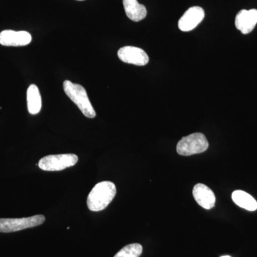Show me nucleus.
Listing matches in <instances>:
<instances>
[{"mask_svg": "<svg viewBox=\"0 0 257 257\" xmlns=\"http://www.w3.org/2000/svg\"><path fill=\"white\" fill-rule=\"evenodd\" d=\"M221 257H231V256H221Z\"/></svg>", "mask_w": 257, "mask_h": 257, "instance_id": "2eb2a0df", "label": "nucleus"}, {"mask_svg": "<svg viewBox=\"0 0 257 257\" xmlns=\"http://www.w3.org/2000/svg\"><path fill=\"white\" fill-rule=\"evenodd\" d=\"M120 60L125 63L145 66L148 64L149 56L143 49L133 46H126L120 48L117 52Z\"/></svg>", "mask_w": 257, "mask_h": 257, "instance_id": "423d86ee", "label": "nucleus"}, {"mask_svg": "<svg viewBox=\"0 0 257 257\" xmlns=\"http://www.w3.org/2000/svg\"><path fill=\"white\" fill-rule=\"evenodd\" d=\"M78 162V157L74 154L49 155L39 162V167L44 171H61L73 167Z\"/></svg>", "mask_w": 257, "mask_h": 257, "instance_id": "20e7f679", "label": "nucleus"}, {"mask_svg": "<svg viewBox=\"0 0 257 257\" xmlns=\"http://www.w3.org/2000/svg\"><path fill=\"white\" fill-rule=\"evenodd\" d=\"M204 16L205 14L204 10L200 7H192L189 8L179 20V30L183 32L192 31L197 28L199 24L202 23Z\"/></svg>", "mask_w": 257, "mask_h": 257, "instance_id": "6e6552de", "label": "nucleus"}, {"mask_svg": "<svg viewBox=\"0 0 257 257\" xmlns=\"http://www.w3.org/2000/svg\"><path fill=\"white\" fill-rule=\"evenodd\" d=\"M116 193V186L112 182L105 181L96 184L88 195V208L92 211L104 210L113 200Z\"/></svg>", "mask_w": 257, "mask_h": 257, "instance_id": "f257e3e1", "label": "nucleus"}, {"mask_svg": "<svg viewBox=\"0 0 257 257\" xmlns=\"http://www.w3.org/2000/svg\"><path fill=\"white\" fill-rule=\"evenodd\" d=\"M123 5L126 16L133 21L140 22L146 18V8L140 4L138 0H123Z\"/></svg>", "mask_w": 257, "mask_h": 257, "instance_id": "9b49d317", "label": "nucleus"}, {"mask_svg": "<svg viewBox=\"0 0 257 257\" xmlns=\"http://www.w3.org/2000/svg\"><path fill=\"white\" fill-rule=\"evenodd\" d=\"M79 1H83V0H79Z\"/></svg>", "mask_w": 257, "mask_h": 257, "instance_id": "dca6fc26", "label": "nucleus"}, {"mask_svg": "<svg viewBox=\"0 0 257 257\" xmlns=\"http://www.w3.org/2000/svg\"><path fill=\"white\" fill-rule=\"evenodd\" d=\"M143 250V246L140 243H131L121 248L114 257H140Z\"/></svg>", "mask_w": 257, "mask_h": 257, "instance_id": "4468645a", "label": "nucleus"}, {"mask_svg": "<svg viewBox=\"0 0 257 257\" xmlns=\"http://www.w3.org/2000/svg\"><path fill=\"white\" fill-rule=\"evenodd\" d=\"M233 201L239 207L248 211H255L257 209V202L254 198L243 191L237 190L232 193Z\"/></svg>", "mask_w": 257, "mask_h": 257, "instance_id": "ddd939ff", "label": "nucleus"}, {"mask_svg": "<svg viewBox=\"0 0 257 257\" xmlns=\"http://www.w3.org/2000/svg\"><path fill=\"white\" fill-rule=\"evenodd\" d=\"M63 88L65 94L78 106L84 116L88 118L95 117L96 111L88 97L87 91L82 85L66 80L63 83Z\"/></svg>", "mask_w": 257, "mask_h": 257, "instance_id": "f03ea898", "label": "nucleus"}, {"mask_svg": "<svg viewBox=\"0 0 257 257\" xmlns=\"http://www.w3.org/2000/svg\"><path fill=\"white\" fill-rule=\"evenodd\" d=\"M31 41V35L26 31L4 30L0 33V44L3 46H26Z\"/></svg>", "mask_w": 257, "mask_h": 257, "instance_id": "0eeeda50", "label": "nucleus"}, {"mask_svg": "<svg viewBox=\"0 0 257 257\" xmlns=\"http://www.w3.org/2000/svg\"><path fill=\"white\" fill-rule=\"evenodd\" d=\"M209 147L207 138L202 133L184 137L177 144V152L182 156H191L205 152Z\"/></svg>", "mask_w": 257, "mask_h": 257, "instance_id": "7ed1b4c3", "label": "nucleus"}, {"mask_svg": "<svg viewBox=\"0 0 257 257\" xmlns=\"http://www.w3.org/2000/svg\"><path fill=\"white\" fill-rule=\"evenodd\" d=\"M45 221V216L43 215H35L21 219H0V232H15L35 227L43 224Z\"/></svg>", "mask_w": 257, "mask_h": 257, "instance_id": "39448f33", "label": "nucleus"}, {"mask_svg": "<svg viewBox=\"0 0 257 257\" xmlns=\"http://www.w3.org/2000/svg\"><path fill=\"white\" fill-rule=\"evenodd\" d=\"M193 196L198 204L204 209H211L215 205L216 197L214 192L204 184H196L193 189Z\"/></svg>", "mask_w": 257, "mask_h": 257, "instance_id": "9d476101", "label": "nucleus"}, {"mask_svg": "<svg viewBox=\"0 0 257 257\" xmlns=\"http://www.w3.org/2000/svg\"><path fill=\"white\" fill-rule=\"evenodd\" d=\"M257 24V10H242L236 15L235 26L243 35L250 33Z\"/></svg>", "mask_w": 257, "mask_h": 257, "instance_id": "1a4fd4ad", "label": "nucleus"}, {"mask_svg": "<svg viewBox=\"0 0 257 257\" xmlns=\"http://www.w3.org/2000/svg\"><path fill=\"white\" fill-rule=\"evenodd\" d=\"M28 111L30 114H37L41 111L42 98L39 88L35 84H31L27 91Z\"/></svg>", "mask_w": 257, "mask_h": 257, "instance_id": "f8f14e48", "label": "nucleus"}]
</instances>
